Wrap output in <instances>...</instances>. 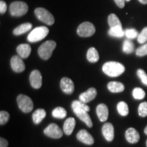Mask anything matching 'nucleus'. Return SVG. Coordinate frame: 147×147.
Wrapping results in <instances>:
<instances>
[{"label": "nucleus", "instance_id": "24", "mask_svg": "<svg viewBox=\"0 0 147 147\" xmlns=\"http://www.w3.org/2000/svg\"><path fill=\"white\" fill-rule=\"evenodd\" d=\"M108 35L111 37L120 38L125 35V31H123L122 27H112L108 30Z\"/></svg>", "mask_w": 147, "mask_h": 147}, {"label": "nucleus", "instance_id": "28", "mask_svg": "<svg viewBox=\"0 0 147 147\" xmlns=\"http://www.w3.org/2000/svg\"><path fill=\"white\" fill-rule=\"evenodd\" d=\"M135 46L130 40H125L123 45V51L126 54H131L134 51Z\"/></svg>", "mask_w": 147, "mask_h": 147}, {"label": "nucleus", "instance_id": "30", "mask_svg": "<svg viewBox=\"0 0 147 147\" xmlns=\"http://www.w3.org/2000/svg\"><path fill=\"white\" fill-rule=\"evenodd\" d=\"M125 35L127 38L129 40H133L135 38H138V32L136 29L131 28V29H127L125 30Z\"/></svg>", "mask_w": 147, "mask_h": 147}, {"label": "nucleus", "instance_id": "33", "mask_svg": "<svg viewBox=\"0 0 147 147\" xmlns=\"http://www.w3.org/2000/svg\"><path fill=\"white\" fill-rule=\"evenodd\" d=\"M9 119H10V115L8 112L3 111V110L0 112V125H1L6 124Z\"/></svg>", "mask_w": 147, "mask_h": 147}, {"label": "nucleus", "instance_id": "8", "mask_svg": "<svg viewBox=\"0 0 147 147\" xmlns=\"http://www.w3.org/2000/svg\"><path fill=\"white\" fill-rule=\"evenodd\" d=\"M95 33V27L90 22H84L79 25L77 29V34L80 37L87 38L92 36Z\"/></svg>", "mask_w": 147, "mask_h": 147}, {"label": "nucleus", "instance_id": "34", "mask_svg": "<svg viewBox=\"0 0 147 147\" xmlns=\"http://www.w3.org/2000/svg\"><path fill=\"white\" fill-rule=\"evenodd\" d=\"M136 54L139 57H144L147 55V42L137 49V50L136 51Z\"/></svg>", "mask_w": 147, "mask_h": 147}, {"label": "nucleus", "instance_id": "6", "mask_svg": "<svg viewBox=\"0 0 147 147\" xmlns=\"http://www.w3.org/2000/svg\"><path fill=\"white\" fill-rule=\"evenodd\" d=\"M35 14L38 20L48 25H52L55 23V18L53 14L47 9L38 8L35 10Z\"/></svg>", "mask_w": 147, "mask_h": 147}, {"label": "nucleus", "instance_id": "35", "mask_svg": "<svg viewBox=\"0 0 147 147\" xmlns=\"http://www.w3.org/2000/svg\"><path fill=\"white\" fill-rule=\"evenodd\" d=\"M137 75L138 78L140 79V80L144 85L147 86V74L145 71L142 69H138Z\"/></svg>", "mask_w": 147, "mask_h": 147}, {"label": "nucleus", "instance_id": "16", "mask_svg": "<svg viewBox=\"0 0 147 147\" xmlns=\"http://www.w3.org/2000/svg\"><path fill=\"white\" fill-rule=\"evenodd\" d=\"M125 138L128 142L131 144H136L139 141L140 134L136 129L130 127L125 131Z\"/></svg>", "mask_w": 147, "mask_h": 147}, {"label": "nucleus", "instance_id": "22", "mask_svg": "<svg viewBox=\"0 0 147 147\" xmlns=\"http://www.w3.org/2000/svg\"><path fill=\"white\" fill-rule=\"evenodd\" d=\"M32 27V25L29 23H23L22 25H19L17 27H16L15 29H14L13 34L15 35V36H20V35H22L23 34H25V33L29 32Z\"/></svg>", "mask_w": 147, "mask_h": 147}, {"label": "nucleus", "instance_id": "25", "mask_svg": "<svg viewBox=\"0 0 147 147\" xmlns=\"http://www.w3.org/2000/svg\"><path fill=\"white\" fill-rule=\"evenodd\" d=\"M108 23L110 26V28L116 27H122L120 20H119L118 16L115 14H111L108 16Z\"/></svg>", "mask_w": 147, "mask_h": 147}, {"label": "nucleus", "instance_id": "26", "mask_svg": "<svg viewBox=\"0 0 147 147\" xmlns=\"http://www.w3.org/2000/svg\"><path fill=\"white\" fill-rule=\"evenodd\" d=\"M52 115L53 117L56 119H64L67 115V112L65 110V108L62 107L55 108L52 112Z\"/></svg>", "mask_w": 147, "mask_h": 147}, {"label": "nucleus", "instance_id": "3", "mask_svg": "<svg viewBox=\"0 0 147 147\" xmlns=\"http://www.w3.org/2000/svg\"><path fill=\"white\" fill-rule=\"evenodd\" d=\"M49 29L45 26L38 27L33 29L27 36V40L30 42H37L43 40L49 34Z\"/></svg>", "mask_w": 147, "mask_h": 147}, {"label": "nucleus", "instance_id": "21", "mask_svg": "<svg viewBox=\"0 0 147 147\" xmlns=\"http://www.w3.org/2000/svg\"><path fill=\"white\" fill-rule=\"evenodd\" d=\"M47 113L46 111L42 108H39L36 110V111L33 113L32 119L33 121L36 125H38L42 122V121L45 118Z\"/></svg>", "mask_w": 147, "mask_h": 147}, {"label": "nucleus", "instance_id": "31", "mask_svg": "<svg viewBox=\"0 0 147 147\" xmlns=\"http://www.w3.org/2000/svg\"><path fill=\"white\" fill-rule=\"evenodd\" d=\"M140 44H144L147 42V27H145L142 32L140 33L137 38Z\"/></svg>", "mask_w": 147, "mask_h": 147}, {"label": "nucleus", "instance_id": "12", "mask_svg": "<svg viewBox=\"0 0 147 147\" xmlns=\"http://www.w3.org/2000/svg\"><path fill=\"white\" fill-rule=\"evenodd\" d=\"M60 87L66 94H71L74 91V84L70 78L64 77L61 80Z\"/></svg>", "mask_w": 147, "mask_h": 147}, {"label": "nucleus", "instance_id": "15", "mask_svg": "<svg viewBox=\"0 0 147 147\" xmlns=\"http://www.w3.org/2000/svg\"><path fill=\"white\" fill-rule=\"evenodd\" d=\"M77 139L84 144L87 145H92L94 143V139L92 136L87 130L82 129L78 131L76 135Z\"/></svg>", "mask_w": 147, "mask_h": 147}, {"label": "nucleus", "instance_id": "29", "mask_svg": "<svg viewBox=\"0 0 147 147\" xmlns=\"http://www.w3.org/2000/svg\"><path fill=\"white\" fill-rule=\"evenodd\" d=\"M132 95H133L134 99L140 100H142L143 98H144L145 96H146V93H145V91L142 89V88L136 87L133 90Z\"/></svg>", "mask_w": 147, "mask_h": 147}, {"label": "nucleus", "instance_id": "27", "mask_svg": "<svg viewBox=\"0 0 147 147\" xmlns=\"http://www.w3.org/2000/svg\"><path fill=\"white\" fill-rule=\"evenodd\" d=\"M117 108L119 115L123 116V117H125L129 114V107L126 102H119L118 104H117Z\"/></svg>", "mask_w": 147, "mask_h": 147}, {"label": "nucleus", "instance_id": "36", "mask_svg": "<svg viewBox=\"0 0 147 147\" xmlns=\"http://www.w3.org/2000/svg\"><path fill=\"white\" fill-rule=\"evenodd\" d=\"M6 10H7L6 3H5V1H3L1 0V1H0V12H1V14H4Z\"/></svg>", "mask_w": 147, "mask_h": 147}, {"label": "nucleus", "instance_id": "18", "mask_svg": "<svg viewBox=\"0 0 147 147\" xmlns=\"http://www.w3.org/2000/svg\"><path fill=\"white\" fill-rule=\"evenodd\" d=\"M76 125V121L72 117L67 119L63 124V131L67 136H69L72 134Z\"/></svg>", "mask_w": 147, "mask_h": 147}, {"label": "nucleus", "instance_id": "9", "mask_svg": "<svg viewBox=\"0 0 147 147\" xmlns=\"http://www.w3.org/2000/svg\"><path fill=\"white\" fill-rule=\"evenodd\" d=\"M44 132L48 137L55 139L61 138L63 136L62 130L61 129V128L57 125L55 123H51L49 125L47 128H45Z\"/></svg>", "mask_w": 147, "mask_h": 147}, {"label": "nucleus", "instance_id": "13", "mask_svg": "<svg viewBox=\"0 0 147 147\" xmlns=\"http://www.w3.org/2000/svg\"><path fill=\"white\" fill-rule=\"evenodd\" d=\"M102 132L104 137L108 142H112L115 137V129L113 124L110 123H106L103 125Z\"/></svg>", "mask_w": 147, "mask_h": 147}, {"label": "nucleus", "instance_id": "17", "mask_svg": "<svg viewBox=\"0 0 147 147\" xmlns=\"http://www.w3.org/2000/svg\"><path fill=\"white\" fill-rule=\"evenodd\" d=\"M97 115L101 122H104L108 118V108L104 104H100L96 108Z\"/></svg>", "mask_w": 147, "mask_h": 147}, {"label": "nucleus", "instance_id": "23", "mask_svg": "<svg viewBox=\"0 0 147 147\" xmlns=\"http://www.w3.org/2000/svg\"><path fill=\"white\" fill-rule=\"evenodd\" d=\"M87 60L91 63H96V62L98 61L100 56H99V53L95 48L91 47L88 50L87 53Z\"/></svg>", "mask_w": 147, "mask_h": 147}, {"label": "nucleus", "instance_id": "5", "mask_svg": "<svg viewBox=\"0 0 147 147\" xmlns=\"http://www.w3.org/2000/svg\"><path fill=\"white\" fill-rule=\"evenodd\" d=\"M28 11V5L23 1H14L10 5V13L13 16L25 15Z\"/></svg>", "mask_w": 147, "mask_h": 147}, {"label": "nucleus", "instance_id": "32", "mask_svg": "<svg viewBox=\"0 0 147 147\" xmlns=\"http://www.w3.org/2000/svg\"><path fill=\"white\" fill-rule=\"evenodd\" d=\"M138 114L141 117H147V102H142L138 107Z\"/></svg>", "mask_w": 147, "mask_h": 147}, {"label": "nucleus", "instance_id": "4", "mask_svg": "<svg viewBox=\"0 0 147 147\" xmlns=\"http://www.w3.org/2000/svg\"><path fill=\"white\" fill-rule=\"evenodd\" d=\"M56 47V42L52 40L45 42L38 49L39 56L44 60H48L53 54V51Z\"/></svg>", "mask_w": 147, "mask_h": 147}, {"label": "nucleus", "instance_id": "19", "mask_svg": "<svg viewBox=\"0 0 147 147\" xmlns=\"http://www.w3.org/2000/svg\"><path fill=\"white\" fill-rule=\"evenodd\" d=\"M16 51H17L18 54L19 55V56L21 58L26 59L30 55L31 51H32V48L27 44H22V45L18 46Z\"/></svg>", "mask_w": 147, "mask_h": 147}, {"label": "nucleus", "instance_id": "41", "mask_svg": "<svg viewBox=\"0 0 147 147\" xmlns=\"http://www.w3.org/2000/svg\"><path fill=\"white\" fill-rule=\"evenodd\" d=\"M146 146L147 147V140H146Z\"/></svg>", "mask_w": 147, "mask_h": 147}, {"label": "nucleus", "instance_id": "42", "mask_svg": "<svg viewBox=\"0 0 147 147\" xmlns=\"http://www.w3.org/2000/svg\"><path fill=\"white\" fill-rule=\"evenodd\" d=\"M126 1H131V0H125Z\"/></svg>", "mask_w": 147, "mask_h": 147}, {"label": "nucleus", "instance_id": "10", "mask_svg": "<svg viewBox=\"0 0 147 147\" xmlns=\"http://www.w3.org/2000/svg\"><path fill=\"white\" fill-rule=\"evenodd\" d=\"M29 81L31 85L34 89H40L42 84V76L41 73L38 69L33 70L29 76Z\"/></svg>", "mask_w": 147, "mask_h": 147}, {"label": "nucleus", "instance_id": "20", "mask_svg": "<svg viewBox=\"0 0 147 147\" xmlns=\"http://www.w3.org/2000/svg\"><path fill=\"white\" fill-rule=\"evenodd\" d=\"M108 89L112 93H121L125 90V86L120 82L112 81L110 82L107 85Z\"/></svg>", "mask_w": 147, "mask_h": 147}, {"label": "nucleus", "instance_id": "11", "mask_svg": "<svg viewBox=\"0 0 147 147\" xmlns=\"http://www.w3.org/2000/svg\"><path fill=\"white\" fill-rule=\"evenodd\" d=\"M10 65L12 70L15 72L20 73L25 70V65L23 59L20 56H13L10 60Z\"/></svg>", "mask_w": 147, "mask_h": 147}, {"label": "nucleus", "instance_id": "14", "mask_svg": "<svg viewBox=\"0 0 147 147\" xmlns=\"http://www.w3.org/2000/svg\"><path fill=\"white\" fill-rule=\"evenodd\" d=\"M97 95V90L95 88L91 87L87 90V91L83 92L79 95V100L82 102L87 104V103L91 102L94 100Z\"/></svg>", "mask_w": 147, "mask_h": 147}, {"label": "nucleus", "instance_id": "38", "mask_svg": "<svg viewBox=\"0 0 147 147\" xmlns=\"http://www.w3.org/2000/svg\"><path fill=\"white\" fill-rule=\"evenodd\" d=\"M8 146V142L6 140L1 138H0V147H7Z\"/></svg>", "mask_w": 147, "mask_h": 147}, {"label": "nucleus", "instance_id": "40", "mask_svg": "<svg viewBox=\"0 0 147 147\" xmlns=\"http://www.w3.org/2000/svg\"><path fill=\"white\" fill-rule=\"evenodd\" d=\"M144 134H146V135H147V126L144 129Z\"/></svg>", "mask_w": 147, "mask_h": 147}, {"label": "nucleus", "instance_id": "7", "mask_svg": "<svg viewBox=\"0 0 147 147\" xmlns=\"http://www.w3.org/2000/svg\"><path fill=\"white\" fill-rule=\"evenodd\" d=\"M17 103L18 108L22 112L29 113L34 108V103L30 97L25 95L21 94L17 97Z\"/></svg>", "mask_w": 147, "mask_h": 147}, {"label": "nucleus", "instance_id": "1", "mask_svg": "<svg viewBox=\"0 0 147 147\" xmlns=\"http://www.w3.org/2000/svg\"><path fill=\"white\" fill-rule=\"evenodd\" d=\"M71 108L75 115L82 122H84L90 128L93 127V123H92L91 117L88 114V112L90 111L89 106L82 102L81 101L75 100L71 104Z\"/></svg>", "mask_w": 147, "mask_h": 147}, {"label": "nucleus", "instance_id": "39", "mask_svg": "<svg viewBox=\"0 0 147 147\" xmlns=\"http://www.w3.org/2000/svg\"><path fill=\"white\" fill-rule=\"evenodd\" d=\"M138 1L142 4H147V0H138Z\"/></svg>", "mask_w": 147, "mask_h": 147}, {"label": "nucleus", "instance_id": "2", "mask_svg": "<svg viewBox=\"0 0 147 147\" xmlns=\"http://www.w3.org/2000/svg\"><path fill=\"white\" fill-rule=\"evenodd\" d=\"M125 68L122 63L116 61H108L104 64L102 71L110 77H117L124 73Z\"/></svg>", "mask_w": 147, "mask_h": 147}, {"label": "nucleus", "instance_id": "37", "mask_svg": "<svg viewBox=\"0 0 147 147\" xmlns=\"http://www.w3.org/2000/svg\"><path fill=\"white\" fill-rule=\"evenodd\" d=\"M116 4L120 8H123L125 7V0H115Z\"/></svg>", "mask_w": 147, "mask_h": 147}]
</instances>
